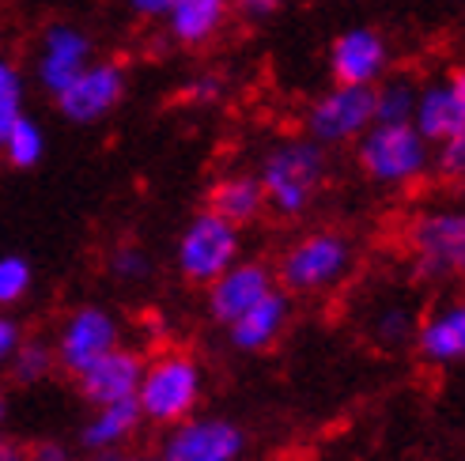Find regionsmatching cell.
<instances>
[{"label": "cell", "instance_id": "1", "mask_svg": "<svg viewBox=\"0 0 465 461\" xmlns=\"http://www.w3.org/2000/svg\"><path fill=\"white\" fill-rule=\"evenodd\" d=\"M325 178H330V152L314 144L311 136H292V141L272 144L258 167L265 212L281 220L307 216L325 190Z\"/></svg>", "mask_w": 465, "mask_h": 461}, {"label": "cell", "instance_id": "2", "mask_svg": "<svg viewBox=\"0 0 465 461\" xmlns=\"http://www.w3.org/2000/svg\"><path fill=\"white\" fill-rule=\"evenodd\" d=\"M352 261H356L352 239L341 235L333 227H314L307 235H299L281 253V261L272 265L276 288L288 291L292 299L325 295L352 272Z\"/></svg>", "mask_w": 465, "mask_h": 461}, {"label": "cell", "instance_id": "3", "mask_svg": "<svg viewBox=\"0 0 465 461\" xmlns=\"http://www.w3.org/2000/svg\"><path fill=\"white\" fill-rule=\"evenodd\" d=\"M204 401V367L190 352H159L144 359V375L136 386V405H141L144 424L174 427L197 417Z\"/></svg>", "mask_w": 465, "mask_h": 461}, {"label": "cell", "instance_id": "4", "mask_svg": "<svg viewBox=\"0 0 465 461\" xmlns=\"http://www.w3.org/2000/svg\"><path fill=\"white\" fill-rule=\"evenodd\" d=\"M356 167L382 190H405L431 174V144L412 125H371L356 141Z\"/></svg>", "mask_w": 465, "mask_h": 461}, {"label": "cell", "instance_id": "5", "mask_svg": "<svg viewBox=\"0 0 465 461\" xmlns=\"http://www.w3.org/2000/svg\"><path fill=\"white\" fill-rule=\"evenodd\" d=\"M416 280H465V204L428 209L409 223Z\"/></svg>", "mask_w": 465, "mask_h": 461}, {"label": "cell", "instance_id": "6", "mask_svg": "<svg viewBox=\"0 0 465 461\" xmlns=\"http://www.w3.org/2000/svg\"><path fill=\"white\" fill-rule=\"evenodd\" d=\"M239 258H242V230L231 227L227 220H220L208 209H201L190 223L182 227L178 246H174L178 276L193 288H208Z\"/></svg>", "mask_w": 465, "mask_h": 461}, {"label": "cell", "instance_id": "7", "mask_svg": "<svg viewBox=\"0 0 465 461\" xmlns=\"http://www.w3.org/2000/svg\"><path fill=\"white\" fill-rule=\"evenodd\" d=\"M371 125H375V91L344 87V83H333L325 95H318L303 118L307 136L325 152L341 144H356Z\"/></svg>", "mask_w": 465, "mask_h": 461}, {"label": "cell", "instance_id": "8", "mask_svg": "<svg viewBox=\"0 0 465 461\" xmlns=\"http://www.w3.org/2000/svg\"><path fill=\"white\" fill-rule=\"evenodd\" d=\"M118 344H122V321L99 303H84V307L64 314L57 340H54V356H57L61 371H68L76 378L84 367H91L99 356L114 352Z\"/></svg>", "mask_w": 465, "mask_h": 461}, {"label": "cell", "instance_id": "9", "mask_svg": "<svg viewBox=\"0 0 465 461\" xmlns=\"http://www.w3.org/2000/svg\"><path fill=\"white\" fill-rule=\"evenodd\" d=\"M246 431L242 424L227 417H190L159 439L163 461H239L246 454Z\"/></svg>", "mask_w": 465, "mask_h": 461}, {"label": "cell", "instance_id": "10", "mask_svg": "<svg viewBox=\"0 0 465 461\" xmlns=\"http://www.w3.org/2000/svg\"><path fill=\"white\" fill-rule=\"evenodd\" d=\"M125 87H129V76H125V68L118 61H91L54 103H57L64 122L95 125L122 106Z\"/></svg>", "mask_w": 465, "mask_h": 461}, {"label": "cell", "instance_id": "11", "mask_svg": "<svg viewBox=\"0 0 465 461\" xmlns=\"http://www.w3.org/2000/svg\"><path fill=\"white\" fill-rule=\"evenodd\" d=\"M330 76L344 87H375L382 76H390L386 34L371 23L344 27L330 45Z\"/></svg>", "mask_w": 465, "mask_h": 461}, {"label": "cell", "instance_id": "12", "mask_svg": "<svg viewBox=\"0 0 465 461\" xmlns=\"http://www.w3.org/2000/svg\"><path fill=\"white\" fill-rule=\"evenodd\" d=\"M95 61V42L76 23H50L42 31L38 57H35V80L45 95H61L84 68Z\"/></svg>", "mask_w": 465, "mask_h": 461}, {"label": "cell", "instance_id": "13", "mask_svg": "<svg viewBox=\"0 0 465 461\" xmlns=\"http://www.w3.org/2000/svg\"><path fill=\"white\" fill-rule=\"evenodd\" d=\"M269 291H276L272 265L262 258H239L223 276H216V280L204 288V307H208V318L227 329L231 321L242 318L250 307H258Z\"/></svg>", "mask_w": 465, "mask_h": 461}, {"label": "cell", "instance_id": "14", "mask_svg": "<svg viewBox=\"0 0 465 461\" xmlns=\"http://www.w3.org/2000/svg\"><path fill=\"white\" fill-rule=\"evenodd\" d=\"M412 129L431 148L465 129V68H450V73L420 83L416 110H412Z\"/></svg>", "mask_w": 465, "mask_h": 461}, {"label": "cell", "instance_id": "15", "mask_svg": "<svg viewBox=\"0 0 465 461\" xmlns=\"http://www.w3.org/2000/svg\"><path fill=\"white\" fill-rule=\"evenodd\" d=\"M144 375V356L136 348H125L118 344L114 352L99 356L91 367L76 375V389L87 405H118V401H133L136 397V386H141Z\"/></svg>", "mask_w": 465, "mask_h": 461}, {"label": "cell", "instance_id": "16", "mask_svg": "<svg viewBox=\"0 0 465 461\" xmlns=\"http://www.w3.org/2000/svg\"><path fill=\"white\" fill-rule=\"evenodd\" d=\"M416 356L431 367H454L465 363V295H450L435 303L420 321H416Z\"/></svg>", "mask_w": 465, "mask_h": 461}, {"label": "cell", "instance_id": "17", "mask_svg": "<svg viewBox=\"0 0 465 461\" xmlns=\"http://www.w3.org/2000/svg\"><path fill=\"white\" fill-rule=\"evenodd\" d=\"M288 321H292V295L288 291H269L258 307H250L242 318H235L227 326V340H231V348L235 352H269L276 340L284 337L288 329Z\"/></svg>", "mask_w": 465, "mask_h": 461}, {"label": "cell", "instance_id": "18", "mask_svg": "<svg viewBox=\"0 0 465 461\" xmlns=\"http://www.w3.org/2000/svg\"><path fill=\"white\" fill-rule=\"evenodd\" d=\"M141 427H144V417H141L136 397L118 401V405H99L80 427V446L87 454H95V457L118 454V450H129V443L136 439Z\"/></svg>", "mask_w": 465, "mask_h": 461}, {"label": "cell", "instance_id": "19", "mask_svg": "<svg viewBox=\"0 0 465 461\" xmlns=\"http://www.w3.org/2000/svg\"><path fill=\"white\" fill-rule=\"evenodd\" d=\"M231 15H235L231 0H174V8L163 23H167L171 42L185 45V50H197V45L220 38Z\"/></svg>", "mask_w": 465, "mask_h": 461}, {"label": "cell", "instance_id": "20", "mask_svg": "<svg viewBox=\"0 0 465 461\" xmlns=\"http://www.w3.org/2000/svg\"><path fill=\"white\" fill-rule=\"evenodd\" d=\"M208 212H216L220 220H227L231 227H250L265 216V193H262V181L258 174H223L213 181L204 201Z\"/></svg>", "mask_w": 465, "mask_h": 461}, {"label": "cell", "instance_id": "21", "mask_svg": "<svg viewBox=\"0 0 465 461\" xmlns=\"http://www.w3.org/2000/svg\"><path fill=\"white\" fill-rule=\"evenodd\" d=\"M371 91H375V125H412L416 91H420L412 76H382Z\"/></svg>", "mask_w": 465, "mask_h": 461}, {"label": "cell", "instance_id": "22", "mask_svg": "<svg viewBox=\"0 0 465 461\" xmlns=\"http://www.w3.org/2000/svg\"><path fill=\"white\" fill-rule=\"evenodd\" d=\"M57 371V356H54V344L50 340H38V337H23V344L15 348V356L8 359V378L15 386H38Z\"/></svg>", "mask_w": 465, "mask_h": 461}, {"label": "cell", "instance_id": "23", "mask_svg": "<svg viewBox=\"0 0 465 461\" xmlns=\"http://www.w3.org/2000/svg\"><path fill=\"white\" fill-rule=\"evenodd\" d=\"M0 152H5V159L15 167V171H31V167H38L42 163V155H45V132H42V125L35 122V118H23L12 125V132H8V141L0 144Z\"/></svg>", "mask_w": 465, "mask_h": 461}, {"label": "cell", "instance_id": "24", "mask_svg": "<svg viewBox=\"0 0 465 461\" xmlns=\"http://www.w3.org/2000/svg\"><path fill=\"white\" fill-rule=\"evenodd\" d=\"M19 118H23V73L8 57H0V144L8 141V132Z\"/></svg>", "mask_w": 465, "mask_h": 461}, {"label": "cell", "instance_id": "25", "mask_svg": "<svg viewBox=\"0 0 465 461\" xmlns=\"http://www.w3.org/2000/svg\"><path fill=\"white\" fill-rule=\"evenodd\" d=\"M35 284V272H31V261L19 258V253H5L0 258V307H15L27 299Z\"/></svg>", "mask_w": 465, "mask_h": 461}, {"label": "cell", "instance_id": "26", "mask_svg": "<svg viewBox=\"0 0 465 461\" xmlns=\"http://www.w3.org/2000/svg\"><path fill=\"white\" fill-rule=\"evenodd\" d=\"M431 171L447 181H465V129L431 148Z\"/></svg>", "mask_w": 465, "mask_h": 461}, {"label": "cell", "instance_id": "27", "mask_svg": "<svg viewBox=\"0 0 465 461\" xmlns=\"http://www.w3.org/2000/svg\"><path fill=\"white\" fill-rule=\"evenodd\" d=\"M371 333H375V340L382 344V348H398V344H409L416 326H412V314L405 307H390L375 318V326H371Z\"/></svg>", "mask_w": 465, "mask_h": 461}, {"label": "cell", "instance_id": "28", "mask_svg": "<svg viewBox=\"0 0 465 461\" xmlns=\"http://www.w3.org/2000/svg\"><path fill=\"white\" fill-rule=\"evenodd\" d=\"M110 272L118 276V280H125V284H141L144 276L152 272V258L141 246H118L110 253Z\"/></svg>", "mask_w": 465, "mask_h": 461}, {"label": "cell", "instance_id": "29", "mask_svg": "<svg viewBox=\"0 0 465 461\" xmlns=\"http://www.w3.org/2000/svg\"><path fill=\"white\" fill-rule=\"evenodd\" d=\"M223 76L220 73H201V76H193L190 83H185V99L190 103H197V106H213V103H220L223 99Z\"/></svg>", "mask_w": 465, "mask_h": 461}, {"label": "cell", "instance_id": "30", "mask_svg": "<svg viewBox=\"0 0 465 461\" xmlns=\"http://www.w3.org/2000/svg\"><path fill=\"white\" fill-rule=\"evenodd\" d=\"M284 5H288V0H231V8H235L242 19H250V23H265V19H272Z\"/></svg>", "mask_w": 465, "mask_h": 461}, {"label": "cell", "instance_id": "31", "mask_svg": "<svg viewBox=\"0 0 465 461\" xmlns=\"http://www.w3.org/2000/svg\"><path fill=\"white\" fill-rule=\"evenodd\" d=\"M19 344H23V329H19V321L0 314V367H8V359L15 356Z\"/></svg>", "mask_w": 465, "mask_h": 461}, {"label": "cell", "instance_id": "32", "mask_svg": "<svg viewBox=\"0 0 465 461\" xmlns=\"http://www.w3.org/2000/svg\"><path fill=\"white\" fill-rule=\"evenodd\" d=\"M27 461H73V454L57 439H38L35 446H27Z\"/></svg>", "mask_w": 465, "mask_h": 461}, {"label": "cell", "instance_id": "33", "mask_svg": "<svg viewBox=\"0 0 465 461\" xmlns=\"http://www.w3.org/2000/svg\"><path fill=\"white\" fill-rule=\"evenodd\" d=\"M133 15L141 19H167V12L174 8V0H129Z\"/></svg>", "mask_w": 465, "mask_h": 461}, {"label": "cell", "instance_id": "34", "mask_svg": "<svg viewBox=\"0 0 465 461\" xmlns=\"http://www.w3.org/2000/svg\"><path fill=\"white\" fill-rule=\"evenodd\" d=\"M99 461H163L152 450H118V454H103Z\"/></svg>", "mask_w": 465, "mask_h": 461}, {"label": "cell", "instance_id": "35", "mask_svg": "<svg viewBox=\"0 0 465 461\" xmlns=\"http://www.w3.org/2000/svg\"><path fill=\"white\" fill-rule=\"evenodd\" d=\"M0 461H27V446H19V443L0 435Z\"/></svg>", "mask_w": 465, "mask_h": 461}, {"label": "cell", "instance_id": "36", "mask_svg": "<svg viewBox=\"0 0 465 461\" xmlns=\"http://www.w3.org/2000/svg\"><path fill=\"white\" fill-rule=\"evenodd\" d=\"M5 424H8V401L0 394V435H5Z\"/></svg>", "mask_w": 465, "mask_h": 461}]
</instances>
